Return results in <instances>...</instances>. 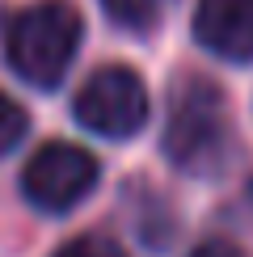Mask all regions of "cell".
I'll return each mask as SVG.
<instances>
[{"label": "cell", "mask_w": 253, "mask_h": 257, "mask_svg": "<svg viewBox=\"0 0 253 257\" xmlns=\"http://www.w3.org/2000/svg\"><path fill=\"white\" fill-rule=\"evenodd\" d=\"M55 257H126V253L114 240H105V236H80V240L63 244Z\"/></svg>", "instance_id": "cell-8"}, {"label": "cell", "mask_w": 253, "mask_h": 257, "mask_svg": "<svg viewBox=\"0 0 253 257\" xmlns=\"http://www.w3.org/2000/svg\"><path fill=\"white\" fill-rule=\"evenodd\" d=\"M169 0H101V9L126 30H152Z\"/></svg>", "instance_id": "cell-6"}, {"label": "cell", "mask_w": 253, "mask_h": 257, "mask_svg": "<svg viewBox=\"0 0 253 257\" xmlns=\"http://www.w3.org/2000/svg\"><path fill=\"white\" fill-rule=\"evenodd\" d=\"M93 186H97V160L76 144H63V139L42 144L21 169V194L51 215H63L76 202H84Z\"/></svg>", "instance_id": "cell-4"}, {"label": "cell", "mask_w": 253, "mask_h": 257, "mask_svg": "<svg viewBox=\"0 0 253 257\" xmlns=\"http://www.w3.org/2000/svg\"><path fill=\"white\" fill-rule=\"evenodd\" d=\"M26 126H30L26 110H21V105L9 97V93H0V156H5L9 148H17V144H21Z\"/></svg>", "instance_id": "cell-7"}, {"label": "cell", "mask_w": 253, "mask_h": 257, "mask_svg": "<svg viewBox=\"0 0 253 257\" xmlns=\"http://www.w3.org/2000/svg\"><path fill=\"white\" fill-rule=\"evenodd\" d=\"M80 34V13L68 0H42V5L13 13L5 30V59L21 80L38 89H55L76 59Z\"/></svg>", "instance_id": "cell-1"}, {"label": "cell", "mask_w": 253, "mask_h": 257, "mask_svg": "<svg viewBox=\"0 0 253 257\" xmlns=\"http://www.w3.org/2000/svg\"><path fill=\"white\" fill-rule=\"evenodd\" d=\"M80 126H89L93 135L105 139H131L148 122V89L122 63L97 68L89 80L80 84L76 105H72Z\"/></svg>", "instance_id": "cell-3"}, {"label": "cell", "mask_w": 253, "mask_h": 257, "mask_svg": "<svg viewBox=\"0 0 253 257\" xmlns=\"http://www.w3.org/2000/svg\"><path fill=\"white\" fill-rule=\"evenodd\" d=\"M194 38L219 59L249 63L253 59V0H198Z\"/></svg>", "instance_id": "cell-5"}, {"label": "cell", "mask_w": 253, "mask_h": 257, "mask_svg": "<svg viewBox=\"0 0 253 257\" xmlns=\"http://www.w3.org/2000/svg\"><path fill=\"white\" fill-rule=\"evenodd\" d=\"M190 257H240V249L228 244V240H207V244H198Z\"/></svg>", "instance_id": "cell-9"}, {"label": "cell", "mask_w": 253, "mask_h": 257, "mask_svg": "<svg viewBox=\"0 0 253 257\" xmlns=\"http://www.w3.org/2000/svg\"><path fill=\"white\" fill-rule=\"evenodd\" d=\"M165 152L186 173H211L228 152V105L211 80H186L173 93Z\"/></svg>", "instance_id": "cell-2"}]
</instances>
